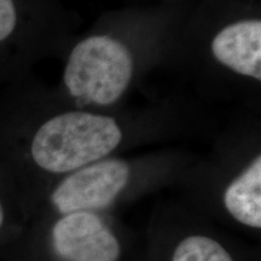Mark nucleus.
<instances>
[{"instance_id":"1","label":"nucleus","mask_w":261,"mask_h":261,"mask_svg":"<svg viewBox=\"0 0 261 261\" xmlns=\"http://www.w3.org/2000/svg\"><path fill=\"white\" fill-rule=\"evenodd\" d=\"M27 152L35 167L51 174H68L109 158L123 132L112 116L68 110L29 127Z\"/></svg>"},{"instance_id":"2","label":"nucleus","mask_w":261,"mask_h":261,"mask_svg":"<svg viewBox=\"0 0 261 261\" xmlns=\"http://www.w3.org/2000/svg\"><path fill=\"white\" fill-rule=\"evenodd\" d=\"M133 74L135 60L125 42L112 35H91L70 51L63 85L83 106L110 107L125 94Z\"/></svg>"},{"instance_id":"3","label":"nucleus","mask_w":261,"mask_h":261,"mask_svg":"<svg viewBox=\"0 0 261 261\" xmlns=\"http://www.w3.org/2000/svg\"><path fill=\"white\" fill-rule=\"evenodd\" d=\"M130 167L125 160L106 158L68 173L50 195L60 215L107 210L127 188Z\"/></svg>"},{"instance_id":"4","label":"nucleus","mask_w":261,"mask_h":261,"mask_svg":"<svg viewBox=\"0 0 261 261\" xmlns=\"http://www.w3.org/2000/svg\"><path fill=\"white\" fill-rule=\"evenodd\" d=\"M54 252L62 261H120L122 248L96 212H73L58 218L51 230Z\"/></svg>"},{"instance_id":"5","label":"nucleus","mask_w":261,"mask_h":261,"mask_svg":"<svg viewBox=\"0 0 261 261\" xmlns=\"http://www.w3.org/2000/svg\"><path fill=\"white\" fill-rule=\"evenodd\" d=\"M211 54L218 63L241 76L261 81V19L231 22L211 41Z\"/></svg>"},{"instance_id":"6","label":"nucleus","mask_w":261,"mask_h":261,"mask_svg":"<svg viewBox=\"0 0 261 261\" xmlns=\"http://www.w3.org/2000/svg\"><path fill=\"white\" fill-rule=\"evenodd\" d=\"M223 203L230 217L243 226L261 228V155H256L227 184Z\"/></svg>"},{"instance_id":"7","label":"nucleus","mask_w":261,"mask_h":261,"mask_svg":"<svg viewBox=\"0 0 261 261\" xmlns=\"http://www.w3.org/2000/svg\"><path fill=\"white\" fill-rule=\"evenodd\" d=\"M31 15L25 0H0V75L10 68L15 52L31 41Z\"/></svg>"},{"instance_id":"8","label":"nucleus","mask_w":261,"mask_h":261,"mask_svg":"<svg viewBox=\"0 0 261 261\" xmlns=\"http://www.w3.org/2000/svg\"><path fill=\"white\" fill-rule=\"evenodd\" d=\"M171 261H236L219 241L205 234H189L175 246Z\"/></svg>"},{"instance_id":"9","label":"nucleus","mask_w":261,"mask_h":261,"mask_svg":"<svg viewBox=\"0 0 261 261\" xmlns=\"http://www.w3.org/2000/svg\"><path fill=\"white\" fill-rule=\"evenodd\" d=\"M4 221H5V207H4V203H3L2 197H0V228H2Z\"/></svg>"}]
</instances>
